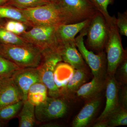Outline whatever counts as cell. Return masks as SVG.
Returning <instances> with one entry per match:
<instances>
[{
  "mask_svg": "<svg viewBox=\"0 0 127 127\" xmlns=\"http://www.w3.org/2000/svg\"><path fill=\"white\" fill-rule=\"evenodd\" d=\"M1 44L0 54L21 68L38 67L42 59L41 50L31 43Z\"/></svg>",
  "mask_w": 127,
  "mask_h": 127,
  "instance_id": "obj_1",
  "label": "cell"
},
{
  "mask_svg": "<svg viewBox=\"0 0 127 127\" xmlns=\"http://www.w3.org/2000/svg\"><path fill=\"white\" fill-rule=\"evenodd\" d=\"M21 10L31 26H58L67 24L65 18L57 3L50 2L37 7Z\"/></svg>",
  "mask_w": 127,
  "mask_h": 127,
  "instance_id": "obj_2",
  "label": "cell"
},
{
  "mask_svg": "<svg viewBox=\"0 0 127 127\" xmlns=\"http://www.w3.org/2000/svg\"><path fill=\"white\" fill-rule=\"evenodd\" d=\"M116 18L108 26V35L105 47L107 53V72L110 76L114 75L117 68L124 58L127 57V52L124 50L120 34L116 24Z\"/></svg>",
  "mask_w": 127,
  "mask_h": 127,
  "instance_id": "obj_3",
  "label": "cell"
},
{
  "mask_svg": "<svg viewBox=\"0 0 127 127\" xmlns=\"http://www.w3.org/2000/svg\"><path fill=\"white\" fill-rule=\"evenodd\" d=\"M67 24L81 22L92 18L97 10L91 0H58Z\"/></svg>",
  "mask_w": 127,
  "mask_h": 127,
  "instance_id": "obj_4",
  "label": "cell"
},
{
  "mask_svg": "<svg viewBox=\"0 0 127 127\" xmlns=\"http://www.w3.org/2000/svg\"><path fill=\"white\" fill-rule=\"evenodd\" d=\"M42 59L39 70L41 82L45 85L48 89L49 96H61L60 89L55 84L54 72L57 64L62 61L57 48L42 52Z\"/></svg>",
  "mask_w": 127,
  "mask_h": 127,
  "instance_id": "obj_5",
  "label": "cell"
},
{
  "mask_svg": "<svg viewBox=\"0 0 127 127\" xmlns=\"http://www.w3.org/2000/svg\"><path fill=\"white\" fill-rule=\"evenodd\" d=\"M57 27L34 26L31 30L25 32L20 36L28 43L36 46L42 52L55 49L58 45L56 36Z\"/></svg>",
  "mask_w": 127,
  "mask_h": 127,
  "instance_id": "obj_6",
  "label": "cell"
},
{
  "mask_svg": "<svg viewBox=\"0 0 127 127\" xmlns=\"http://www.w3.org/2000/svg\"><path fill=\"white\" fill-rule=\"evenodd\" d=\"M87 45L92 50L102 52L107 40L108 28L106 20L99 11L91 19L86 28Z\"/></svg>",
  "mask_w": 127,
  "mask_h": 127,
  "instance_id": "obj_7",
  "label": "cell"
},
{
  "mask_svg": "<svg viewBox=\"0 0 127 127\" xmlns=\"http://www.w3.org/2000/svg\"><path fill=\"white\" fill-rule=\"evenodd\" d=\"M84 28L75 37V44L83 59L91 68L94 77L103 79L105 74L106 59L105 54L102 51L95 54L89 51L84 43V37L86 35V30Z\"/></svg>",
  "mask_w": 127,
  "mask_h": 127,
  "instance_id": "obj_8",
  "label": "cell"
},
{
  "mask_svg": "<svg viewBox=\"0 0 127 127\" xmlns=\"http://www.w3.org/2000/svg\"><path fill=\"white\" fill-rule=\"evenodd\" d=\"M68 106L62 97H47L45 101L35 106L36 121L45 123L63 117L68 111Z\"/></svg>",
  "mask_w": 127,
  "mask_h": 127,
  "instance_id": "obj_9",
  "label": "cell"
},
{
  "mask_svg": "<svg viewBox=\"0 0 127 127\" xmlns=\"http://www.w3.org/2000/svg\"><path fill=\"white\" fill-rule=\"evenodd\" d=\"M11 77L22 95L23 101L27 100L28 93L33 84L41 82L37 67L21 68L16 71Z\"/></svg>",
  "mask_w": 127,
  "mask_h": 127,
  "instance_id": "obj_10",
  "label": "cell"
},
{
  "mask_svg": "<svg viewBox=\"0 0 127 127\" xmlns=\"http://www.w3.org/2000/svg\"><path fill=\"white\" fill-rule=\"evenodd\" d=\"M57 50L62 61L74 69L86 68V63L77 48L75 40L59 43Z\"/></svg>",
  "mask_w": 127,
  "mask_h": 127,
  "instance_id": "obj_11",
  "label": "cell"
},
{
  "mask_svg": "<svg viewBox=\"0 0 127 127\" xmlns=\"http://www.w3.org/2000/svg\"><path fill=\"white\" fill-rule=\"evenodd\" d=\"M105 85L106 97V106L97 120L106 119L120 106L119 100V87L116 79L112 76H110L108 78Z\"/></svg>",
  "mask_w": 127,
  "mask_h": 127,
  "instance_id": "obj_12",
  "label": "cell"
},
{
  "mask_svg": "<svg viewBox=\"0 0 127 127\" xmlns=\"http://www.w3.org/2000/svg\"><path fill=\"white\" fill-rule=\"evenodd\" d=\"M21 100L22 95L12 78H5L0 86V109Z\"/></svg>",
  "mask_w": 127,
  "mask_h": 127,
  "instance_id": "obj_13",
  "label": "cell"
},
{
  "mask_svg": "<svg viewBox=\"0 0 127 127\" xmlns=\"http://www.w3.org/2000/svg\"><path fill=\"white\" fill-rule=\"evenodd\" d=\"M98 96L91 98L75 117L72 122L73 127H85L91 122L101 104Z\"/></svg>",
  "mask_w": 127,
  "mask_h": 127,
  "instance_id": "obj_14",
  "label": "cell"
},
{
  "mask_svg": "<svg viewBox=\"0 0 127 127\" xmlns=\"http://www.w3.org/2000/svg\"><path fill=\"white\" fill-rule=\"evenodd\" d=\"M92 18L72 24H62L57 28L56 36L58 44L63 42L75 40L78 33L86 28Z\"/></svg>",
  "mask_w": 127,
  "mask_h": 127,
  "instance_id": "obj_15",
  "label": "cell"
},
{
  "mask_svg": "<svg viewBox=\"0 0 127 127\" xmlns=\"http://www.w3.org/2000/svg\"><path fill=\"white\" fill-rule=\"evenodd\" d=\"M86 68L75 69L74 74L65 86L60 89L62 97L68 96L77 91L86 81Z\"/></svg>",
  "mask_w": 127,
  "mask_h": 127,
  "instance_id": "obj_16",
  "label": "cell"
},
{
  "mask_svg": "<svg viewBox=\"0 0 127 127\" xmlns=\"http://www.w3.org/2000/svg\"><path fill=\"white\" fill-rule=\"evenodd\" d=\"M105 85L103 79L94 77L91 82L82 85L76 93L78 96L90 99L98 96Z\"/></svg>",
  "mask_w": 127,
  "mask_h": 127,
  "instance_id": "obj_17",
  "label": "cell"
},
{
  "mask_svg": "<svg viewBox=\"0 0 127 127\" xmlns=\"http://www.w3.org/2000/svg\"><path fill=\"white\" fill-rule=\"evenodd\" d=\"M75 69L65 63H59L55 67L54 79L55 84L58 88L64 87L74 74Z\"/></svg>",
  "mask_w": 127,
  "mask_h": 127,
  "instance_id": "obj_18",
  "label": "cell"
},
{
  "mask_svg": "<svg viewBox=\"0 0 127 127\" xmlns=\"http://www.w3.org/2000/svg\"><path fill=\"white\" fill-rule=\"evenodd\" d=\"M19 127H32L36 122L35 106L27 100L23 101L22 107L18 116Z\"/></svg>",
  "mask_w": 127,
  "mask_h": 127,
  "instance_id": "obj_19",
  "label": "cell"
},
{
  "mask_svg": "<svg viewBox=\"0 0 127 127\" xmlns=\"http://www.w3.org/2000/svg\"><path fill=\"white\" fill-rule=\"evenodd\" d=\"M48 89L41 82L36 83L30 87L27 94V100L34 106L45 101L48 97Z\"/></svg>",
  "mask_w": 127,
  "mask_h": 127,
  "instance_id": "obj_20",
  "label": "cell"
},
{
  "mask_svg": "<svg viewBox=\"0 0 127 127\" xmlns=\"http://www.w3.org/2000/svg\"><path fill=\"white\" fill-rule=\"evenodd\" d=\"M4 18L18 21L31 26L21 9L9 5H0V20Z\"/></svg>",
  "mask_w": 127,
  "mask_h": 127,
  "instance_id": "obj_21",
  "label": "cell"
},
{
  "mask_svg": "<svg viewBox=\"0 0 127 127\" xmlns=\"http://www.w3.org/2000/svg\"><path fill=\"white\" fill-rule=\"evenodd\" d=\"M106 120L109 127L127 125V109L120 105L108 116Z\"/></svg>",
  "mask_w": 127,
  "mask_h": 127,
  "instance_id": "obj_22",
  "label": "cell"
},
{
  "mask_svg": "<svg viewBox=\"0 0 127 127\" xmlns=\"http://www.w3.org/2000/svg\"><path fill=\"white\" fill-rule=\"evenodd\" d=\"M23 103V100L6 106L0 109V120L7 123L11 119L17 117Z\"/></svg>",
  "mask_w": 127,
  "mask_h": 127,
  "instance_id": "obj_23",
  "label": "cell"
},
{
  "mask_svg": "<svg viewBox=\"0 0 127 127\" xmlns=\"http://www.w3.org/2000/svg\"><path fill=\"white\" fill-rule=\"evenodd\" d=\"M20 36L0 26V43L5 45H20L27 43Z\"/></svg>",
  "mask_w": 127,
  "mask_h": 127,
  "instance_id": "obj_24",
  "label": "cell"
},
{
  "mask_svg": "<svg viewBox=\"0 0 127 127\" xmlns=\"http://www.w3.org/2000/svg\"><path fill=\"white\" fill-rule=\"evenodd\" d=\"M50 2L45 0H9L5 4L19 9H24L37 7Z\"/></svg>",
  "mask_w": 127,
  "mask_h": 127,
  "instance_id": "obj_25",
  "label": "cell"
},
{
  "mask_svg": "<svg viewBox=\"0 0 127 127\" xmlns=\"http://www.w3.org/2000/svg\"><path fill=\"white\" fill-rule=\"evenodd\" d=\"M21 68L0 54V77H11Z\"/></svg>",
  "mask_w": 127,
  "mask_h": 127,
  "instance_id": "obj_26",
  "label": "cell"
},
{
  "mask_svg": "<svg viewBox=\"0 0 127 127\" xmlns=\"http://www.w3.org/2000/svg\"><path fill=\"white\" fill-rule=\"evenodd\" d=\"M98 11L104 17L107 23L113 20L114 16L111 17L108 13L107 7L109 5L112 4L114 0H91Z\"/></svg>",
  "mask_w": 127,
  "mask_h": 127,
  "instance_id": "obj_27",
  "label": "cell"
},
{
  "mask_svg": "<svg viewBox=\"0 0 127 127\" xmlns=\"http://www.w3.org/2000/svg\"><path fill=\"white\" fill-rule=\"evenodd\" d=\"M116 24L121 35L127 36V12H118L117 18H116Z\"/></svg>",
  "mask_w": 127,
  "mask_h": 127,
  "instance_id": "obj_28",
  "label": "cell"
},
{
  "mask_svg": "<svg viewBox=\"0 0 127 127\" xmlns=\"http://www.w3.org/2000/svg\"><path fill=\"white\" fill-rule=\"evenodd\" d=\"M118 74L120 81L123 83L127 84V57L123 60L118 66Z\"/></svg>",
  "mask_w": 127,
  "mask_h": 127,
  "instance_id": "obj_29",
  "label": "cell"
},
{
  "mask_svg": "<svg viewBox=\"0 0 127 127\" xmlns=\"http://www.w3.org/2000/svg\"><path fill=\"white\" fill-rule=\"evenodd\" d=\"M120 95H119V105L127 109V86L123 87L120 91Z\"/></svg>",
  "mask_w": 127,
  "mask_h": 127,
  "instance_id": "obj_30",
  "label": "cell"
},
{
  "mask_svg": "<svg viewBox=\"0 0 127 127\" xmlns=\"http://www.w3.org/2000/svg\"><path fill=\"white\" fill-rule=\"evenodd\" d=\"M27 26V25L23 22L16 21L14 33L18 35H20L26 32Z\"/></svg>",
  "mask_w": 127,
  "mask_h": 127,
  "instance_id": "obj_31",
  "label": "cell"
},
{
  "mask_svg": "<svg viewBox=\"0 0 127 127\" xmlns=\"http://www.w3.org/2000/svg\"><path fill=\"white\" fill-rule=\"evenodd\" d=\"M16 21L10 20L5 23L3 27L6 30L14 33Z\"/></svg>",
  "mask_w": 127,
  "mask_h": 127,
  "instance_id": "obj_32",
  "label": "cell"
},
{
  "mask_svg": "<svg viewBox=\"0 0 127 127\" xmlns=\"http://www.w3.org/2000/svg\"><path fill=\"white\" fill-rule=\"evenodd\" d=\"M97 122L93 125L94 127H108L107 122L106 119L97 120Z\"/></svg>",
  "mask_w": 127,
  "mask_h": 127,
  "instance_id": "obj_33",
  "label": "cell"
},
{
  "mask_svg": "<svg viewBox=\"0 0 127 127\" xmlns=\"http://www.w3.org/2000/svg\"><path fill=\"white\" fill-rule=\"evenodd\" d=\"M41 126V127H60L61 125L55 123H45Z\"/></svg>",
  "mask_w": 127,
  "mask_h": 127,
  "instance_id": "obj_34",
  "label": "cell"
},
{
  "mask_svg": "<svg viewBox=\"0 0 127 127\" xmlns=\"http://www.w3.org/2000/svg\"><path fill=\"white\" fill-rule=\"evenodd\" d=\"M9 0H0V5L5 4Z\"/></svg>",
  "mask_w": 127,
  "mask_h": 127,
  "instance_id": "obj_35",
  "label": "cell"
},
{
  "mask_svg": "<svg viewBox=\"0 0 127 127\" xmlns=\"http://www.w3.org/2000/svg\"><path fill=\"white\" fill-rule=\"evenodd\" d=\"M6 123L3 122L2 121L0 120V127H4L6 125Z\"/></svg>",
  "mask_w": 127,
  "mask_h": 127,
  "instance_id": "obj_36",
  "label": "cell"
},
{
  "mask_svg": "<svg viewBox=\"0 0 127 127\" xmlns=\"http://www.w3.org/2000/svg\"><path fill=\"white\" fill-rule=\"evenodd\" d=\"M5 78H6L0 77V86L1 83H2V82L4 80Z\"/></svg>",
  "mask_w": 127,
  "mask_h": 127,
  "instance_id": "obj_37",
  "label": "cell"
},
{
  "mask_svg": "<svg viewBox=\"0 0 127 127\" xmlns=\"http://www.w3.org/2000/svg\"><path fill=\"white\" fill-rule=\"evenodd\" d=\"M45 0L47 1L51 2L57 3L58 2V0Z\"/></svg>",
  "mask_w": 127,
  "mask_h": 127,
  "instance_id": "obj_38",
  "label": "cell"
},
{
  "mask_svg": "<svg viewBox=\"0 0 127 127\" xmlns=\"http://www.w3.org/2000/svg\"><path fill=\"white\" fill-rule=\"evenodd\" d=\"M3 26V25H2V24H1V22H0V26Z\"/></svg>",
  "mask_w": 127,
  "mask_h": 127,
  "instance_id": "obj_39",
  "label": "cell"
},
{
  "mask_svg": "<svg viewBox=\"0 0 127 127\" xmlns=\"http://www.w3.org/2000/svg\"><path fill=\"white\" fill-rule=\"evenodd\" d=\"M0 46H1V44L0 43Z\"/></svg>",
  "mask_w": 127,
  "mask_h": 127,
  "instance_id": "obj_40",
  "label": "cell"
}]
</instances>
